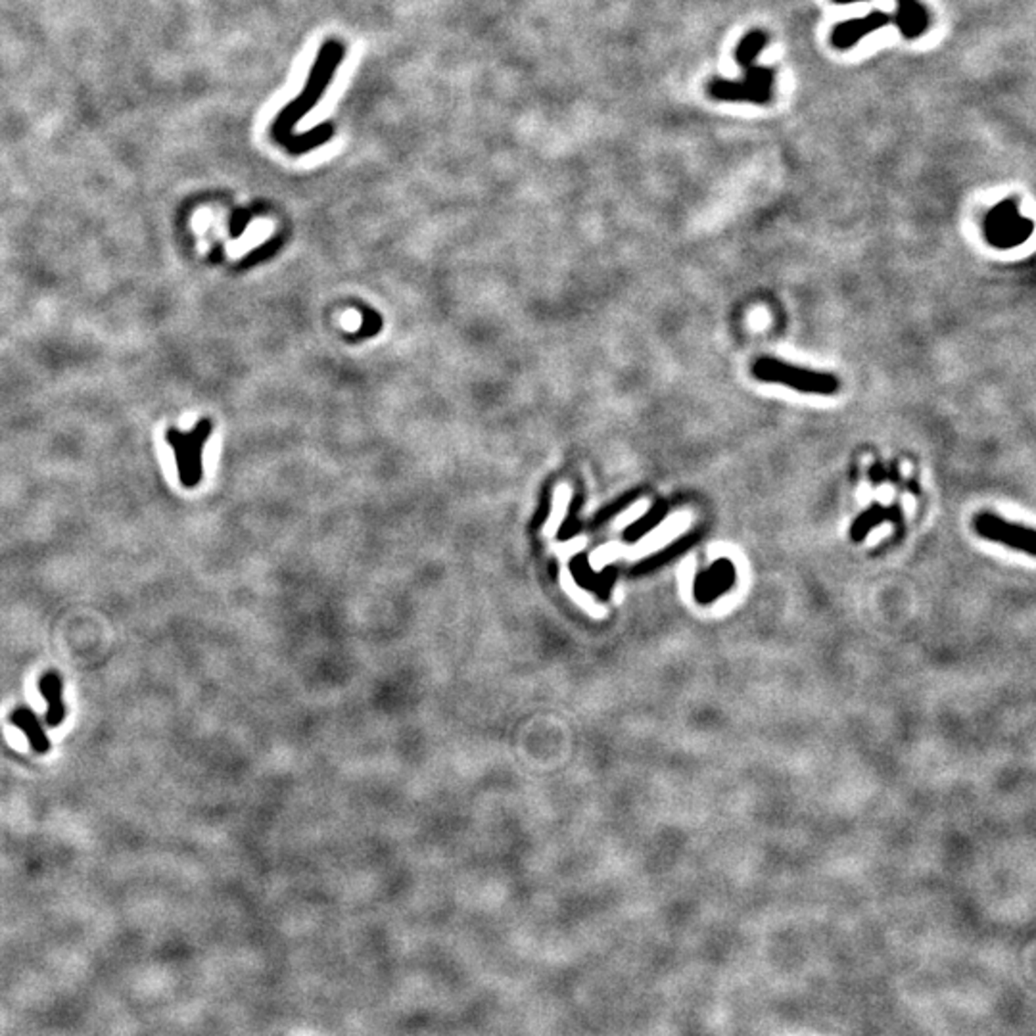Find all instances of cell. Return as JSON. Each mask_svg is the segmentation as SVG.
Returning <instances> with one entry per match:
<instances>
[{
	"label": "cell",
	"mask_w": 1036,
	"mask_h": 1036,
	"mask_svg": "<svg viewBox=\"0 0 1036 1036\" xmlns=\"http://www.w3.org/2000/svg\"><path fill=\"white\" fill-rule=\"evenodd\" d=\"M211 436V422L200 420L195 428L186 432L169 428L167 441L175 453L181 484L186 488L196 486L202 478V449L206 439Z\"/></svg>",
	"instance_id": "obj_1"
},
{
	"label": "cell",
	"mask_w": 1036,
	"mask_h": 1036,
	"mask_svg": "<svg viewBox=\"0 0 1036 1036\" xmlns=\"http://www.w3.org/2000/svg\"><path fill=\"white\" fill-rule=\"evenodd\" d=\"M753 375L760 380L779 382L785 384V386H791L798 392H809V394H833L839 388V380L830 375L804 371L800 367H793V365H787L776 359L756 361L753 367Z\"/></svg>",
	"instance_id": "obj_2"
},
{
	"label": "cell",
	"mask_w": 1036,
	"mask_h": 1036,
	"mask_svg": "<svg viewBox=\"0 0 1036 1036\" xmlns=\"http://www.w3.org/2000/svg\"><path fill=\"white\" fill-rule=\"evenodd\" d=\"M745 75L741 81H725L714 79L708 85V92L714 96L716 100H729V102H755L766 104L772 100V87H774V73L760 66H746L743 68Z\"/></svg>",
	"instance_id": "obj_3"
},
{
	"label": "cell",
	"mask_w": 1036,
	"mask_h": 1036,
	"mask_svg": "<svg viewBox=\"0 0 1036 1036\" xmlns=\"http://www.w3.org/2000/svg\"><path fill=\"white\" fill-rule=\"evenodd\" d=\"M975 528H977L978 534L988 537V540L1008 544L1015 549H1025L1029 555L1034 553V532L1029 530V528L1004 523V521H1000V518L990 516V514L978 516L977 523H975Z\"/></svg>",
	"instance_id": "obj_4"
},
{
	"label": "cell",
	"mask_w": 1036,
	"mask_h": 1036,
	"mask_svg": "<svg viewBox=\"0 0 1036 1036\" xmlns=\"http://www.w3.org/2000/svg\"><path fill=\"white\" fill-rule=\"evenodd\" d=\"M891 22V16L885 12H872L863 17L858 19H849V22H844L840 26H837L833 29V37L831 41L837 48L840 50H847L851 47H854L860 38H863L866 35L881 29L883 26H887Z\"/></svg>",
	"instance_id": "obj_5"
},
{
	"label": "cell",
	"mask_w": 1036,
	"mask_h": 1036,
	"mask_svg": "<svg viewBox=\"0 0 1036 1036\" xmlns=\"http://www.w3.org/2000/svg\"><path fill=\"white\" fill-rule=\"evenodd\" d=\"M10 724H14L19 729V732H22L27 737V741H29V745H31L35 753L47 755L50 751V741L45 734V729H43L41 722H38V716L33 713L29 706L14 708L12 714H10Z\"/></svg>",
	"instance_id": "obj_6"
},
{
	"label": "cell",
	"mask_w": 1036,
	"mask_h": 1036,
	"mask_svg": "<svg viewBox=\"0 0 1036 1036\" xmlns=\"http://www.w3.org/2000/svg\"><path fill=\"white\" fill-rule=\"evenodd\" d=\"M62 678L56 670H48L38 682V691L45 697L48 710H47V724L50 727H58L66 718V706L62 701Z\"/></svg>",
	"instance_id": "obj_7"
},
{
	"label": "cell",
	"mask_w": 1036,
	"mask_h": 1036,
	"mask_svg": "<svg viewBox=\"0 0 1036 1036\" xmlns=\"http://www.w3.org/2000/svg\"><path fill=\"white\" fill-rule=\"evenodd\" d=\"M896 26L906 38H915L927 29L929 16L919 0H896Z\"/></svg>",
	"instance_id": "obj_8"
},
{
	"label": "cell",
	"mask_w": 1036,
	"mask_h": 1036,
	"mask_svg": "<svg viewBox=\"0 0 1036 1036\" xmlns=\"http://www.w3.org/2000/svg\"><path fill=\"white\" fill-rule=\"evenodd\" d=\"M766 43H767V37L762 31H751L748 35H745L741 38L739 47H737V52H735L739 66L746 68V66L755 64V60L760 56V52L764 50Z\"/></svg>",
	"instance_id": "obj_9"
},
{
	"label": "cell",
	"mask_w": 1036,
	"mask_h": 1036,
	"mask_svg": "<svg viewBox=\"0 0 1036 1036\" xmlns=\"http://www.w3.org/2000/svg\"><path fill=\"white\" fill-rule=\"evenodd\" d=\"M833 3H839V5H852V3H862V0H833Z\"/></svg>",
	"instance_id": "obj_10"
}]
</instances>
